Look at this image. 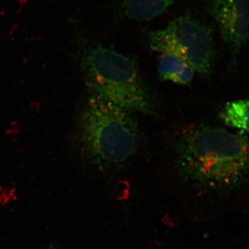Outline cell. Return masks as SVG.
Masks as SVG:
<instances>
[{
	"instance_id": "cell-1",
	"label": "cell",
	"mask_w": 249,
	"mask_h": 249,
	"mask_svg": "<svg viewBox=\"0 0 249 249\" xmlns=\"http://www.w3.org/2000/svg\"><path fill=\"white\" fill-rule=\"evenodd\" d=\"M175 165L201 191H233L249 180V138L220 127L194 126L178 139Z\"/></svg>"
},
{
	"instance_id": "cell-2",
	"label": "cell",
	"mask_w": 249,
	"mask_h": 249,
	"mask_svg": "<svg viewBox=\"0 0 249 249\" xmlns=\"http://www.w3.org/2000/svg\"><path fill=\"white\" fill-rule=\"evenodd\" d=\"M78 61L90 92L131 112L155 115V100L133 58L82 38Z\"/></svg>"
},
{
	"instance_id": "cell-3",
	"label": "cell",
	"mask_w": 249,
	"mask_h": 249,
	"mask_svg": "<svg viewBox=\"0 0 249 249\" xmlns=\"http://www.w3.org/2000/svg\"><path fill=\"white\" fill-rule=\"evenodd\" d=\"M133 113L90 92L80 110L78 140L83 157L98 167L117 166L136 153L139 130Z\"/></svg>"
},
{
	"instance_id": "cell-4",
	"label": "cell",
	"mask_w": 249,
	"mask_h": 249,
	"mask_svg": "<svg viewBox=\"0 0 249 249\" xmlns=\"http://www.w3.org/2000/svg\"><path fill=\"white\" fill-rule=\"evenodd\" d=\"M147 43L152 51L183 59L201 75L209 76L213 70L216 55L212 35L190 16L175 18L166 27L149 33Z\"/></svg>"
},
{
	"instance_id": "cell-5",
	"label": "cell",
	"mask_w": 249,
	"mask_h": 249,
	"mask_svg": "<svg viewBox=\"0 0 249 249\" xmlns=\"http://www.w3.org/2000/svg\"><path fill=\"white\" fill-rule=\"evenodd\" d=\"M234 60L249 44V0H206Z\"/></svg>"
},
{
	"instance_id": "cell-6",
	"label": "cell",
	"mask_w": 249,
	"mask_h": 249,
	"mask_svg": "<svg viewBox=\"0 0 249 249\" xmlns=\"http://www.w3.org/2000/svg\"><path fill=\"white\" fill-rule=\"evenodd\" d=\"M174 1L175 0H124L123 14L131 20L147 22L166 12Z\"/></svg>"
},
{
	"instance_id": "cell-7",
	"label": "cell",
	"mask_w": 249,
	"mask_h": 249,
	"mask_svg": "<svg viewBox=\"0 0 249 249\" xmlns=\"http://www.w3.org/2000/svg\"><path fill=\"white\" fill-rule=\"evenodd\" d=\"M157 69L162 80L183 85L191 84L196 73L188 62L170 53L160 54Z\"/></svg>"
},
{
	"instance_id": "cell-8",
	"label": "cell",
	"mask_w": 249,
	"mask_h": 249,
	"mask_svg": "<svg viewBox=\"0 0 249 249\" xmlns=\"http://www.w3.org/2000/svg\"><path fill=\"white\" fill-rule=\"evenodd\" d=\"M219 116L226 125L249 133V99L227 103Z\"/></svg>"
}]
</instances>
